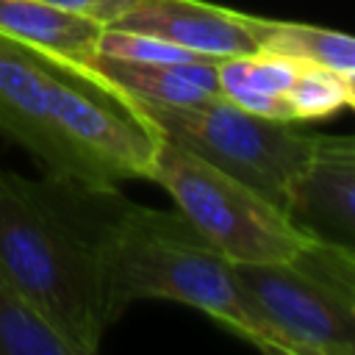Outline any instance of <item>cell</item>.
<instances>
[{
	"mask_svg": "<svg viewBox=\"0 0 355 355\" xmlns=\"http://www.w3.org/2000/svg\"><path fill=\"white\" fill-rule=\"evenodd\" d=\"M130 200L119 186L0 169V280L72 349L92 355L119 319L108 261Z\"/></svg>",
	"mask_w": 355,
	"mask_h": 355,
	"instance_id": "cell-1",
	"label": "cell"
},
{
	"mask_svg": "<svg viewBox=\"0 0 355 355\" xmlns=\"http://www.w3.org/2000/svg\"><path fill=\"white\" fill-rule=\"evenodd\" d=\"M0 133L47 175L94 186L147 180L158 133L69 61L0 33Z\"/></svg>",
	"mask_w": 355,
	"mask_h": 355,
	"instance_id": "cell-2",
	"label": "cell"
},
{
	"mask_svg": "<svg viewBox=\"0 0 355 355\" xmlns=\"http://www.w3.org/2000/svg\"><path fill=\"white\" fill-rule=\"evenodd\" d=\"M108 288L116 316L136 300H172L202 311L263 352L288 355L283 338L244 291L236 263L208 244L180 211L128 205L111 244Z\"/></svg>",
	"mask_w": 355,
	"mask_h": 355,
	"instance_id": "cell-3",
	"label": "cell"
},
{
	"mask_svg": "<svg viewBox=\"0 0 355 355\" xmlns=\"http://www.w3.org/2000/svg\"><path fill=\"white\" fill-rule=\"evenodd\" d=\"M122 100L155 133L252 186L283 211L294 180L319 144V136L300 130L297 122L250 114L222 94L191 105Z\"/></svg>",
	"mask_w": 355,
	"mask_h": 355,
	"instance_id": "cell-4",
	"label": "cell"
},
{
	"mask_svg": "<svg viewBox=\"0 0 355 355\" xmlns=\"http://www.w3.org/2000/svg\"><path fill=\"white\" fill-rule=\"evenodd\" d=\"M147 180L158 183L186 222L233 263L291 261L313 244L280 205L161 133Z\"/></svg>",
	"mask_w": 355,
	"mask_h": 355,
	"instance_id": "cell-5",
	"label": "cell"
},
{
	"mask_svg": "<svg viewBox=\"0 0 355 355\" xmlns=\"http://www.w3.org/2000/svg\"><path fill=\"white\" fill-rule=\"evenodd\" d=\"M236 269L288 355H355V288L316 241L291 261Z\"/></svg>",
	"mask_w": 355,
	"mask_h": 355,
	"instance_id": "cell-6",
	"label": "cell"
},
{
	"mask_svg": "<svg viewBox=\"0 0 355 355\" xmlns=\"http://www.w3.org/2000/svg\"><path fill=\"white\" fill-rule=\"evenodd\" d=\"M288 219L316 244L355 255V139L319 136L286 200Z\"/></svg>",
	"mask_w": 355,
	"mask_h": 355,
	"instance_id": "cell-7",
	"label": "cell"
},
{
	"mask_svg": "<svg viewBox=\"0 0 355 355\" xmlns=\"http://www.w3.org/2000/svg\"><path fill=\"white\" fill-rule=\"evenodd\" d=\"M263 17L241 14L205 0H139L116 25L180 44L205 58H230L261 50Z\"/></svg>",
	"mask_w": 355,
	"mask_h": 355,
	"instance_id": "cell-8",
	"label": "cell"
},
{
	"mask_svg": "<svg viewBox=\"0 0 355 355\" xmlns=\"http://www.w3.org/2000/svg\"><path fill=\"white\" fill-rule=\"evenodd\" d=\"M67 61V58H64ZM75 69L116 92L119 97L153 105H191L219 94L216 83V61H180V64H158V61H128L103 53H89L83 58L69 61Z\"/></svg>",
	"mask_w": 355,
	"mask_h": 355,
	"instance_id": "cell-9",
	"label": "cell"
},
{
	"mask_svg": "<svg viewBox=\"0 0 355 355\" xmlns=\"http://www.w3.org/2000/svg\"><path fill=\"white\" fill-rule=\"evenodd\" d=\"M300 67L302 58L272 50L219 58L216 61L219 94L250 114L291 122L288 92L300 75Z\"/></svg>",
	"mask_w": 355,
	"mask_h": 355,
	"instance_id": "cell-10",
	"label": "cell"
},
{
	"mask_svg": "<svg viewBox=\"0 0 355 355\" xmlns=\"http://www.w3.org/2000/svg\"><path fill=\"white\" fill-rule=\"evenodd\" d=\"M0 33L75 61L97 50L103 25L44 0H0Z\"/></svg>",
	"mask_w": 355,
	"mask_h": 355,
	"instance_id": "cell-11",
	"label": "cell"
},
{
	"mask_svg": "<svg viewBox=\"0 0 355 355\" xmlns=\"http://www.w3.org/2000/svg\"><path fill=\"white\" fill-rule=\"evenodd\" d=\"M261 50L294 55L338 75H355V36L286 19L261 22Z\"/></svg>",
	"mask_w": 355,
	"mask_h": 355,
	"instance_id": "cell-12",
	"label": "cell"
},
{
	"mask_svg": "<svg viewBox=\"0 0 355 355\" xmlns=\"http://www.w3.org/2000/svg\"><path fill=\"white\" fill-rule=\"evenodd\" d=\"M0 355H75V349L0 280Z\"/></svg>",
	"mask_w": 355,
	"mask_h": 355,
	"instance_id": "cell-13",
	"label": "cell"
},
{
	"mask_svg": "<svg viewBox=\"0 0 355 355\" xmlns=\"http://www.w3.org/2000/svg\"><path fill=\"white\" fill-rule=\"evenodd\" d=\"M341 108H347V78L333 69L302 61L300 75L288 92L291 122L324 119Z\"/></svg>",
	"mask_w": 355,
	"mask_h": 355,
	"instance_id": "cell-14",
	"label": "cell"
},
{
	"mask_svg": "<svg viewBox=\"0 0 355 355\" xmlns=\"http://www.w3.org/2000/svg\"><path fill=\"white\" fill-rule=\"evenodd\" d=\"M97 53L114 55V58H128V61H158V64H180V61L205 58V55H197L180 44L161 39V36L141 33V31H125V28H103V33L97 39Z\"/></svg>",
	"mask_w": 355,
	"mask_h": 355,
	"instance_id": "cell-15",
	"label": "cell"
},
{
	"mask_svg": "<svg viewBox=\"0 0 355 355\" xmlns=\"http://www.w3.org/2000/svg\"><path fill=\"white\" fill-rule=\"evenodd\" d=\"M44 3H53L64 11H72V14H80L86 19H94L100 22L103 28H111L116 25L139 0H44Z\"/></svg>",
	"mask_w": 355,
	"mask_h": 355,
	"instance_id": "cell-16",
	"label": "cell"
},
{
	"mask_svg": "<svg viewBox=\"0 0 355 355\" xmlns=\"http://www.w3.org/2000/svg\"><path fill=\"white\" fill-rule=\"evenodd\" d=\"M322 250H324V255L338 266V272L349 280V286L355 288V255L352 252H344V250H336V247H324V244H319Z\"/></svg>",
	"mask_w": 355,
	"mask_h": 355,
	"instance_id": "cell-17",
	"label": "cell"
},
{
	"mask_svg": "<svg viewBox=\"0 0 355 355\" xmlns=\"http://www.w3.org/2000/svg\"><path fill=\"white\" fill-rule=\"evenodd\" d=\"M347 78V108L355 111V75H344Z\"/></svg>",
	"mask_w": 355,
	"mask_h": 355,
	"instance_id": "cell-18",
	"label": "cell"
}]
</instances>
